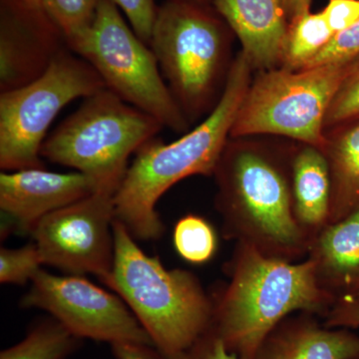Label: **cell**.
Wrapping results in <instances>:
<instances>
[{"mask_svg": "<svg viewBox=\"0 0 359 359\" xmlns=\"http://www.w3.org/2000/svg\"><path fill=\"white\" fill-rule=\"evenodd\" d=\"M294 148L230 138L212 175L226 240L289 262L308 256L311 240L297 223L292 204Z\"/></svg>", "mask_w": 359, "mask_h": 359, "instance_id": "6da1fadb", "label": "cell"}, {"mask_svg": "<svg viewBox=\"0 0 359 359\" xmlns=\"http://www.w3.org/2000/svg\"><path fill=\"white\" fill-rule=\"evenodd\" d=\"M252 67L242 51L231 61L223 94L204 121L170 144L152 139L136 152L115 194V219L136 241H157L165 226L158 201L175 184L195 175L212 176L231 138L250 83Z\"/></svg>", "mask_w": 359, "mask_h": 359, "instance_id": "7a4b0ae2", "label": "cell"}, {"mask_svg": "<svg viewBox=\"0 0 359 359\" xmlns=\"http://www.w3.org/2000/svg\"><path fill=\"white\" fill-rule=\"evenodd\" d=\"M224 266L229 282L212 295L211 330L240 359H255L264 340L287 316L308 313L325 318L337 302L318 285L308 257L285 261L236 243Z\"/></svg>", "mask_w": 359, "mask_h": 359, "instance_id": "3957f363", "label": "cell"}, {"mask_svg": "<svg viewBox=\"0 0 359 359\" xmlns=\"http://www.w3.org/2000/svg\"><path fill=\"white\" fill-rule=\"evenodd\" d=\"M114 262L103 283L129 306L165 358L183 353L210 332L212 295L186 269L165 268L115 219Z\"/></svg>", "mask_w": 359, "mask_h": 359, "instance_id": "277c9868", "label": "cell"}, {"mask_svg": "<svg viewBox=\"0 0 359 359\" xmlns=\"http://www.w3.org/2000/svg\"><path fill=\"white\" fill-rule=\"evenodd\" d=\"M233 34L212 4L166 0L158 7L149 46L190 123L210 114L223 94Z\"/></svg>", "mask_w": 359, "mask_h": 359, "instance_id": "5b68a950", "label": "cell"}, {"mask_svg": "<svg viewBox=\"0 0 359 359\" xmlns=\"http://www.w3.org/2000/svg\"><path fill=\"white\" fill-rule=\"evenodd\" d=\"M157 119L107 87L84 102L45 139L40 155L95 180L101 188H119L130 156L163 128Z\"/></svg>", "mask_w": 359, "mask_h": 359, "instance_id": "8992f818", "label": "cell"}, {"mask_svg": "<svg viewBox=\"0 0 359 359\" xmlns=\"http://www.w3.org/2000/svg\"><path fill=\"white\" fill-rule=\"evenodd\" d=\"M358 69L359 54L306 69L259 72L238 110L231 138L276 135L323 148L330 104Z\"/></svg>", "mask_w": 359, "mask_h": 359, "instance_id": "52a82bcc", "label": "cell"}, {"mask_svg": "<svg viewBox=\"0 0 359 359\" xmlns=\"http://www.w3.org/2000/svg\"><path fill=\"white\" fill-rule=\"evenodd\" d=\"M68 49L87 61L108 89L163 126L180 133L190 127L165 83L154 52L111 0H101L92 25Z\"/></svg>", "mask_w": 359, "mask_h": 359, "instance_id": "ba28073f", "label": "cell"}, {"mask_svg": "<svg viewBox=\"0 0 359 359\" xmlns=\"http://www.w3.org/2000/svg\"><path fill=\"white\" fill-rule=\"evenodd\" d=\"M106 88L87 61L65 49L41 76L0 94V168L4 172L42 168L47 130L66 105Z\"/></svg>", "mask_w": 359, "mask_h": 359, "instance_id": "9c48e42d", "label": "cell"}, {"mask_svg": "<svg viewBox=\"0 0 359 359\" xmlns=\"http://www.w3.org/2000/svg\"><path fill=\"white\" fill-rule=\"evenodd\" d=\"M20 306L39 309L81 339L154 346L152 339L119 295L82 276H56L40 269Z\"/></svg>", "mask_w": 359, "mask_h": 359, "instance_id": "30bf717a", "label": "cell"}, {"mask_svg": "<svg viewBox=\"0 0 359 359\" xmlns=\"http://www.w3.org/2000/svg\"><path fill=\"white\" fill-rule=\"evenodd\" d=\"M116 192L99 189L40 219L30 233L43 264L69 275L92 273L103 282L114 262Z\"/></svg>", "mask_w": 359, "mask_h": 359, "instance_id": "8fae6325", "label": "cell"}, {"mask_svg": "<svg viewBox=\"0 0 359 359\" xmlns=\"http://www.w3.org/2000/svg\"><path fill=\"white\" fill-rule=\"evenodd\" d=\"M100 189L87 175L55 173L43 168L0 174L1 237L13 231L32 233L47 215L76 203Z\"/></svg>", "mask_w": 359, "mask_h": 359, "instance_id": "7c38bea8", "label": "cell"}, {"mask_svg": "<svg viewBox=\"0 0 359 359\" xmlns=\"http://www.w3.org/2000/svg\"><path fill=\"white\" fill-rule=\"evenodd\" d=\"M65 42L44 13L0 0V90L20 88L41 76Z\"/></svg>", "mask_w": 359, "mask_h": 359, "instance_id": "4fadbf2b", "label": "cell"}, {"mask_svg": "<svg viewBox=\"0 0 359 359\" xmlns=\"http://www.w3.org/2000/svg\"><path fill=\"white\" fill-rule=\"evenodd\" d=\"M211 4L240 40L252 69L280 67L290 26L285 0H211Z\"/></svg>", "mask_w": 359, "mask_h": 359, "instance_id": "5bb4252c", "label": "cell"}, {"mask_svg": "<svg viewBox=\"0 0 359 359\" xmlns=\"http://www.w3.org/2000/svg\"><path fill=\"white\" fill-rule=\"evenodd\" d=\"M308 313L290 316L266 337L255 359H359V335L328 327Z\"/></svg>", "mask_w": 359, "mask_h": 359, "instance_id": "9a60e30c", "label": "cell"}, {"mask_svg": "<svg viewBox=\"0 0 359 359\" xmlns=\"http://www.w3.org/2000/svg\"><path fill=\"white\" fill-rule=\"evenodd\" d=\"M306 257L313 262L318 285L335 302L359 301V208L327 224L311 241Z\"/></svg>", "mask_w": 359, "mask_h": 359, "instance_id": "2e32d148", "label": "cell"}, {"mask_svg": "<svg viewBox=\"0 0 359 359\" xmlns=\"http://www.w3.org/2000/svg\"><path fill=\"white\" fill-rule=\"evenodd\" d=\"M290 180L295 219L311 241L330 223L332 181L323 151L309 144L294 146Z\"/></svg>", "mask_w": 359, "mask_h": 359, "instance_id": "e0dca14e", "label": "cell"}, {"mask_svg": "<svg viewBox=\"0 0 359 359\" xmlns=\"http://www.w3.org/2000/svg\"><path fill=\"white\" fill-rule=\"evenodd\" d=\"M321 150L330 167L332 224L359 208V117L325 130Z\"/></svg>", "mask_w": 359, "mask_h": 359, "instance_id": "ac0fdd59", "label": "cell"}, {"mask_svg": "<svg viewBox=\"0 0 359 359\" xmlns=\"http://www.w3.org/2000/svg\"><path fill=\"white\" fill-rule=\"evenodd\" d=\"M334 37L323 13H309L290 23L283 42L280 68L304 69Z\"/></svg>", "mask_w": 359, "mask_h": 359, "instance_id": "d6986e66", "label": "cell"}, {"mask_svg": "<svg viewBox=\"0 0 359 359\" xmlns=\"http://www.w3.org/2000/svg\"><path fill=\"white\" fill-rule=\"evenodd\" d=\"M82 339L54 318L35 323L25 339L0 353V359H66Z\"/></svg>", "mask_w": 359, "mask_h": 359, "instance_id": "ffe728a7", "label": "cell"}, {"mask_svg": "<svg viewBox=\"0 0 359 359\" xmlns=\"http://www.w3.org/2000/svg\"><path fill=\"white\" fill-rule=\"evenodd\" d=\"M174 247L182 259L193 264L211 261L218 249V236L211 224L197 215H187L174 229Z\"/></svg>", "mask_w": 359, "mask_h": 359, "instance_id": "44dd1931", "label": "cell"}, {"mask_svg": "<svg viewBox=\"0 0 359 359\" xmlns=\"http://www.w3.org/2000/svg\"><path fill=\"white\" fill-rule=\"evenodd\" d=\"M101 0H43L45 15L61 33L67 47L93 22Z\"/></svg>", "mask_w": 359, "mask_h": 359, "instance_id": "7402d4cb", "label": "cell"}, {"mask_svg": "<svg viewBox=\"0 0 359 359\" xmlns=\"http://www.w3.org/2000/svg\"><path fill=\"white\" fill-rule=\"evenodd\" d=\"M43 264L39 248L30 243L18 249L0 250V283L23 285L32 280Z\"/></svg>", "mask_w": 359, "mask_h": 359, "instance_id": "603a6c76", "label": "cell"}, {"mask_svg": "<svg viewBox=\"0 0 359 359\" xmlns=\"http://www.w3.org/2000/svg\"><path fill=\"white\" fill-rule=\"evenodd\" d=\"M359 117V69L340 87L325 117L327 130Z\"/></svg>", "mask_w": 359, "mask_h": 359, "instance_id": "cb8c5ba5", "label": "cell"}, {"mask_svg": "<svg viewBox=\"0 0 359 359\" xmlns=\"http://www.w3.org/2000/svg\"><path fill=\"white\" fill-rule=\"evenodd\" d=\"M126 15L139 39L150 45L158 6L155 0H111Z\"/></svg>", "mask_w": 359, "mask_h": 359, "instance_id": "d4e9b609", "label": "cell"}, {"mask_svg": "<svg viewBox=\"0 0 359 359\" xmlns=\"http://www.w3.org/2000/svg\"><path fill=\"white\" fill-rule=\"evenodd\" d=\"M359 54V20L346 32L339 33L306 68L346 60ZM304 68V69H306Z\"/></svg>", "mask_w": 359, "mask_h": 359, "instance_id": "484cf974", "label": "cell"}, {"mask_svg": "<svg viewBox=\"0 0 359 359\" xmlns=\"http://www.w3.org/2000/svg\"><path fill=\"white\" fill-rule=\"evenodd\" d=\"M334 36L346 32L359 20V0H328L323 11Z\"/></svg>", "mask_w": 359, "mask_h": 359, "instance_id": "4316f807", "label": "cell"}, {"mask_svg": "<svg viewBox=\"0 0 359 359\" xmlns=\"http://www.w3.org/2000/svg\"><path fill=\"white\" fill-rule=\"evenodd\" d=\"M166 359V358H165ZM167 359H240L229 351L223 340L212 330L203 335L190 348Z\"/></svg>", "mask_w": 359, "mask_h": 359, "instance_id": "83f0119b", "label": "cell"}, {"mask_svg": "<svg viewBox=\"0 0 359 359\" xmlns=\"http://www.w3.org/2000/svg\"><path fill=\"white\" fill-rule=\"evenodd\" d=\"M323 323L328 327L359 328L358 299H344L335 302Z\"/></svg>", "mask_w": 359, "mask_h": 359, "instance_id": "f1b7e54d", "label": "cell"}, {"mask_svg": "<svg viewBox=\"0 0 359 359\" xmlns=\"http://www.w3.org/2000/svg\"><path fill=\"white\" fill-rule=\"evenodd\" d=\"M115 359H165L155 346L140 344H111Z\"/></svg>", "mask_w": 359, "mask_h": 359, "instance_id": "f546056e", "label": "cell"}, {"mask_svg": "<svg viewBox=\"0 0 359 359\" xmlns=\"http://www.w3.org/2000/svg\"><path fill=\"white\" fill-rule=\"evenodd\" d=\"M290 23L306 15L311 9V0H285Z\"/></svg>", "mask_w": 359, "mask_h": 359, "instance_id": "4dcf8cb0", "label": "cell"}, {"mask_svg": "<svg viewBox=\"0 0 359 359\" xmlns=\"http://www.w3.org/2000/svg\"><path fill=\"white\" fill-rule=\"evenodd\" d=\"M20 2L28 9H32L33 11H37V13H43V7H42V1L43 0H16Z\"/></svg>", "mask_w": 359, "mask_h": 359, "instance_id": "1f68e13d", "label": "cell"}, {"mask_svg": "<svg viewBox=\"0 0 359 359\" xmlns=\"http://www.w3.org/2000/svg\"><path fill=\"white\" fill-rule=\"evenodd\" d=\"M185 1L197 2V4H211V0H185Z\"/></svg>", "mask_w": 359, "mask_h": 359, "instance_id": "d6a6232c", "label": "cell"}]
</instances>
